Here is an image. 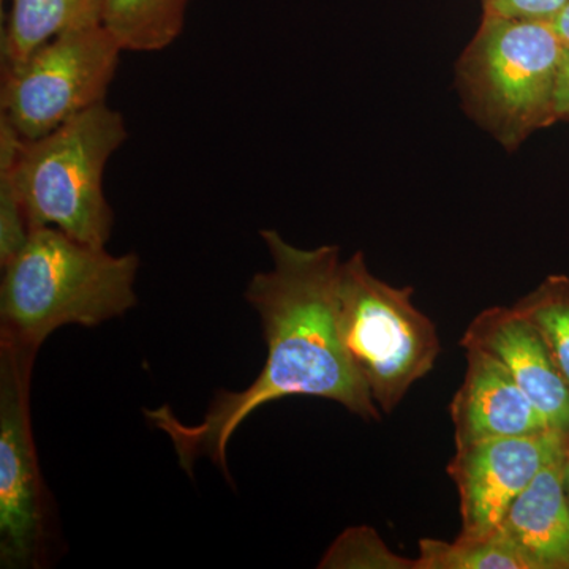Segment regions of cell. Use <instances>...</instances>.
<instances>
[{"label": "cell", "mask_w": 569, "mask_h": 569, "mask_svg": "<svg viewBox=\"0 0 569 569\" xmlns=\"http://www.w3.org/2000/svg\"><path fill=\"white\" fill-rule=\"evenodd\" d=\"M552 28L556 29L565 47L569 50V2L567 7L560 11L559 17L552 21Z\"/></svg>", "instance_id": "obj_20"}, {"label": "cell", "mask_w": 569, "mask_h": 569, "mask_svg": "<svg viewBox=\"0 0 569 569\" xmlns=\"http://www.w3.org/2000/svg\"><path fill=\"white\" fill-rule=\"evenodd\" d=\"M103 24V0H10L2 29V73L61 36Z\"/></svg>", "instance_id": "obj_12"}, {"label": "cell", "mask_w": 569, "mask_h": 569, "mask_svg": "<svg viewBox=\"0 0 569 569\" xmlns=\"http://www.w3.org/2000/svg\"><path fill=\"white\" fill-rule=\"evenodd\" d=\"M22 137L0 116V266H6L21 252L32 230L22 208L14 163L20 156Z\"/></svg>", "instance_id": "obj_16"}, {"label": "cell", "mask_w": 569, "mask_h": 569, "mask_svg": "<svg viewBox=\"0 0 569 569\" xmlns=\"http://www.w3.org/2000/svg\"><path fill=\"white\" fill-rule=\"evenodd\" d=\"M567 47L552 22L482 13L456 63L462 110L508 152L557 119Z\"/></svg>", "instance_id": "obj_3"}, {"label": "cell", "mask_w": 569, "mask_h": 569, "mask_svg": "<svg viewBox=\"0 0 569 569\" xmlns=\"http://www.w3.org/2000/svg\"><path fill=\"white\" fill-rule=\"evenodd\" d=\"M190 0H103V26L122 51L157 52L186 26Z\"/></svg>", "instance_id": "obj_13"}, {"label": "cell", "mask_w": 569, "mask_h": 569, "mask_svg": "<svg viewBox=\"0 0 569 569\" xmlns=\"http://www.w3.org/2000/svg\"><path fill=\"white\" fill-rule=\"evenodd\" d=\"M126 140L121 112L103 102L22 141L14 181L31 230L58 228L84 244L107 247L114 216L103 174Z\"/></svg>", "instance_id": "obj_4"}, {"label": "cell", "mask_w": 569, "mask_h": 569, "mask_svg": "<svg viewBox=\"0 0 569 569\" xmlns=\"http://www.w3.org/2000/svg\"><path fill=\"white\" fill-rule=\"evenodd\" d=\"M466 358V377L449 403L456 448L552 429L496 356L467 347Z\"/></svg>", "instance_id": "obj_10"}, {"label": "cell", "mask_w": 569, "mask_h": 569, "mask_svg": "<svg viewBox=\"0 0 569 569\" xmlns=\"http://www.w3.org/2000/svg\"><path fill=\"white\" fill-rule=\"evenodd\" d=\"M568 445V433L549 429L456 448L448 475L459 492L460 535L479 538L496 533L512 501Z\"/></svg>", "instance_id": "obj_8"}, {"label": "cell", "mask_w": 569, "mask_h": 569, "mask_svg": "<svg viewBox=\"0 0 569 569\" xmlns=\"http://www.w3.org/2000/svg\"><path fill=\"white\" fill-rule=\"evenodd\" d=\"M569 0H481L482 13L515 20L552 22Z\"/></svg>", "instance_id": "obj_18"}, {"label": "cell", "mask_w": 569, "mask_h": 569, "mask_svg": "<svg viewBox=\"0 0 569 569\" xmlns=\"http://www.w3.org/2000/svg\"><path fill=\"white\" fill-rule=\"evenodd\" d=\"M512 307L538 329L569 389V277L549 276Z\"/></svg>", "instance_id": "obj_15"}, {"label": "cell", "mask_w": 569, "mask_h": 569, "mask_svg": "<svg viewBox=\"0 0 569 569\" xmlns=\"http://www.w3.org/2000/svg\"><path fill=\"white\" fill-rule=\"evenodd\" d=\"M413 287H392L373 276L362 252L340 264V337L387 415L432 372L441 351L437 326L413 305Z\"/></svg>", "instance_id": "obj_5"}, {"label": "cell", "mask_w": 569, "mask_h": 569, "mask_svg": "<svg viewBox=\"0 0 569 569\" xmlns=\"http://www.w3.org/2000/svg\"><path fill=\"white\" fill-rule=\"evenodd\" d=\"M0 339L39 351L56 329L96 328L137 306V253L112 254L58 228H36L3 266Z\"/></svg>", "instance_id": "obj_2"}, {"label": "cell", "mask_w": 569, "mask_h": 569, "mask_svg": "<svg viewBox=\"0 0 569 569\" xmlns=\"http://www.w3.org/2000/svg\"><path fill=\"white\" fill-rule=\"evenodd\" d=\"M39 351L0 339V567L36 569L50 545L48 492L32 432Z\"/></svg>", "instance_id": "obj_7"}, {"label": "cell", "mask_w": 569, "mask_h": 569, "mask_svg": "<svg viewBox=\"0 0 569 569\" xmlns=\"http://www.w3.org/2000/svg\"><path fill=\"white\" fill-rule=\"evenodd\" d=\"M260 236L271 269L257 272L246 290L268 348L257 380L244 391L217 392L198 425H182L168 406L144 411L170 437L189 475L198 459L209 458L231 481L227 463L231 437L258 408L287 397L332 400L356 417L380 421V408L340 337V247L301 249L276 230H261Z\"/></svg>", "instance_id": "obj_1"}, {"label": "cell", "mask_w": 569, "mask_h": 569, "mask_svg": "<svg viewBox=\"0 0 569 569\" xmlns=\"http://www.w3.org/2000/svg\"><path fill=\"white\" fill-rule=\"evenodd\" d=\"M318 568L325 569H417V559H407L388 548L369 526L348 527L326 550Z\"/></svg>", "instance_id": "obj_17"}, {"label": "cell", "mask_w": 569, "mask_h": 569, "mask_svg": "<svg viewBox=\"0 0 569 569\" xmlns=\"http://www.w3.org/2000/svg\"><path fill=\"white\" fill-rule=\"evenodd\" d=\"M417 569H527L526 561L500 530L488 537H462L452 542L422 538Z\"/></svg>", "instance_id": "obj_14"}, {"label": "cell", "mask_w": 569, "mask_h": 569, "mask_svg": "<svg viewBox=\"0 0 569 569\" xmlns=\"http://www.w3.org/2000/svg\"><path fill=\"white\" fill-rule=\"evenodd\" d=\"M565 456L567 451L539 470L533 481L512 501L498 527L526 561L527 569H569Z\"/></svg>", "instance_id": "obj_11"}, {"label": "cell", "mask_w": 569, "mask_h": 569, "mask_svg": "<svg viewBox=\"0 0 569 569\" xmlns=\"http://www.w3.org/2000/svg\"><path fill=\"white\" fill-rule=\"evenodd\" d=\"M565 486H567V493L569 498V445L567 456H565Z\"/></svg>", "instance_id": "obj_21"}, {"label": "cell", "mask_w": 569, "mask_h": 569, "mask_svg": "<svg viewBox=\"0 0 569 569\" xmlns=\"http://www.w3.org/2000/svg\"><path fill=\"white\" fill-rule=\"evenodd\" d=\"M460 347L496 356L552 429L569 436V389L545 339L515 307H489L468 325Z\"/></svg>", "instance_id": "obj_9"}, {"label": "cell", "mask_w": 569, "mask_h": 569, "mask_svg": "<svg viewBox=\"0 0 569 569\" xmlns=\"http://www.w3.org/2000/svg\"><path fill=\"white\" fill-rule=\"evenodd\" d=\"M122 48L103 24L61 33L2 73V118L22 140H37L107 102Z\"/></svg>", "instance_id": "obj_6"}, {"label": "cell", "mask_w": 569, "mask_h": 569, "mask_svg": "<svg viewBox=\"0 0 569 569\" xmlns=\"http://www.w3.org/2000/svg\"><path fill=\"white\" fill-rule=\"evenodd\" d=\"M557 119L569 121V50L561 66L559 88H557Z\"/></svg>", "instance_id": "obj_19"}]
</instances>
